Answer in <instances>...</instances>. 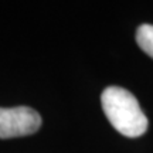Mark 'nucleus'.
Masks as SVG:
<instances>
[{"mask_svg":"<svg viewBox=\"0 0 153 153\" xmlns=\"http://www.w3.org/2000/svg\"><path fill=\"white\" fill-rule=\"evenodd\" d=\"M102 109L111 125L128 137L142 136L148 131V118L135 95L120 87H108L101 97Z\"/></svg>","mask_w":153,"mask_h":153,"instance_id":"nucleus-1","label":"nucleus"},{"mask_svg":"<svg viewBox=\"0 0 153 153\" xmlns=\"http://www.w3.org/2000/svg\"><path fill=\"white\" fill-rule=\"evenodd\" d=\"M40 126L41 116L33 108H0V139L33 135Z\"/></svg>","mask_w":153,"mask_h":153,"instance_id":"nucleus-2","label":"nucleus"},{"mask_svg":"<svg viewBox=\"0 0 153 153\" xmlns=\"http://www.w3.org/2000/svg\"><path fill=\"white\" fill-rule=\"evenodd\" d=\"M136 43L140 48L153 58V26L142 24L136 31Z\"/></svg>","mask_w":153,"mask_h":153,"instance_id":"nucleus-3","label":"nucleus"}]
</instances>
